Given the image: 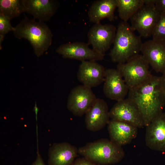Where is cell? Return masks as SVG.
Listing matches in <instances>:
<instances>
[{"label":"cell","mask_w":165,"mask_h":165,"mask_svg":"<svg viewBox=\"0 0 165 165\" xmlns=\"http://www.w3.org/2000/svg\"><path fill=\"white\" fill-rule=\"evenodd\" d=\"M78 153V149L67 142L54 144L49 152V165H71Z\"/></svg>","instance_id":"obj_18"},{"label":"cell","mask_w":165,"mask_h":165,"mask_svg":"<svg viewBox=\"0 0 165 165\" xmlns=\"http://www.w3.org/2000/svg\"><path fill=\"white\" fill-rule=\"evenodd\" d=\"M108 129L110 140L122 146L130 143L138 134V128L125 122L111 119Z\"/></svg>","instance_id":"obj_17"},{"label":"cell","mask_w":165,"mask_h":165,"mask_svg":"<svg viewBox=\"0 0 165 165\" xmlns=\"http://www.w3.org/2000/svg\"><path fill=\"white\" fill-rule=\"evenodd\" d=\"M56 52L63 58L76 59L81 62L101 61L104 57L90 48L88 43L80 42L61 44L57 48Z\"/></svg>","instance_id":"obj_10"},{"label":"cell","mask_w":165,"mask_h":165,"mask_svg":"<svg viewBox=\"0 0 165 165\" xmlns=\"http://www.w3.org/2000/svg\"><path fill=\"white\" fill-rule=\"evenodd\" d=\"M157 0H144V4H155Z\"/></svg>","instance_id":"obj_28"},{"label":"cell","mask_w":165,"mask_h":165,"mask_svg":"<svg viewBox=\"0 0 165 165\" xmlns=\"http://www.w3.org/2000/svg\"><path fill=\"white\" fill-rule=\"evenodd\" d=\"M32 165H46L40 154L38 153L35 160Z\"/></svg>","instance_id":"obj_26"},{"label":"cell","mask_w":165,"mask_h":165,"mask_svg":"<svg viewBox=\"0 0 165 165\" xmlns=\"http://www.w3.org/2000/svg\"><path fill=\"white\" fill-rule=\"evenodd\" d=\"M161 15L155 4H144L130 18V26L141 37H150Z\"/></svg>","instance_id":"obj_6"},{"label":"cell","mask_w":165,"mask_h":165,"mask_svg":"<svg viewBox=\"0 0 165 165\" xmlns=\"http://www.w3.org/2000/svg\"><path fill=\"white\" fill-rule=\"evenodd\" d=\"M109 112L111 119L127 123L138 128L145 127L138 109L128 98L117 101Z\"/></svg>","instance_id":"obj_9"},{"label":"cell","mask_w":165,"mask_h":165,"mask_svg":"<svg viewBox=\"0 0 165 165\" xmlns=\"http://www.w3.org/2000/svg\"><path fill=\"white\" fill-rule=\"evenodd\" d=\"M13 32L19 39L27 40L32 46L35 55L39 57L51 46L53 35L45 22L30 19L26 16L16 27Z\"/></svg>","instance_id":"obj_2"},{"label":"cell","mask_w":165,"mask_h":165,"mask_svg":"<svg viewBox=\"0 0 165 165\" xmlns=\"http://www.w3.org/2000/svg\"><path fill=\"white\" fill-rule=\"evenodd\" d=\"M116 29L112 24H95L88 32V44L91 45L94 50L104 56L113 43Z\"/></svg>","instance_id":"obj_7"},{"label":"cell","mask_w":165,"mask_h":165,"mask_svg":"<svg viewBox=\"0 0 165 165\" xmlns=\"http://www.w3.org/2000/svg\"><path fill=\"white\" fill-rule=\"evenodd\" d=\"M145 142L151 149L165 152V112L146 127Z\"/></svg>","instance_id":"obj_15"},{"label":"cell","mask_w":165,"mask_h":165,"mask_svg":"<svg viewBox=\"0 0 165 165\" xmlns=\"http://www.w3.org/2000/svg\"><path fill=\"white\" fill-rule=\"evenodd\" d=\"M78 153L94 163L103 165L118 163L125 156L122 146L110 140L104 138L79 147Z\"/></svg>","instance_id":"obj_4"},{"label":"cell","mask_w":165,"mask_h":165,"mask_svg":"<svg viewBox=\"0 0 165 165\" xmlns=\"http://www.w3.org/2000/svg\"><path fill=\"white\" fill-rule=\"evenodd\" d=\"M128 97L138 107L145 127L148 125L163 112L165 92L161 77L152 75L147 81L129 90Z\"/></svg>","instance_id":"obj_1"},{"label":"cell","mask_w":165,"mask_h":165,"mask_svg":"<svg viewBox=\"0 0 165 165\" xmlns=\"http://www.w3.org/2000/svg\"><path fill=\"white\" fill-rule=\"evenodd\" d=\"M97 99L91 88L82 85H78L71 91L67 107L74 116H82L90 109Z\"/></svg>","instance_id":"obj_8"},{"label":"cell","mask_w":165,"mask_h":165,"mask_svg":"<svg viewBox=\"0 0 165 165\" xmlns=\"http://www.w3.org/2000/svg\"><path fill=\"white\" fill-rule=\"evenodd\" d=\"M24 12L22 0H0V15L10 20Z\"/></svg>","instance_id":"obj_21"},{"label":"cell","mask_w":165,"mask_h":165,"mask_svg":"<svg viewBox=\"0 0 165 165\" xmlns=\"http://www.w3.org/2000/svg\"><path fill=\"white\" fill-rule=\"evenodd\" d=\"M149 65L142 54H138L127 62L118 64L120 72L129 90L137 87L149 80L152 76Z\"/></svg>","instance_id":"obj_5"},{"label":"cell","mask_w":165,"mask_h":165,"mask_svg":"<svg viewBox=\"0 0 165 165\" xmlns=\"http://www.w3.org/2000/svg\"><path fill=\"white\" fill-rule=\"evenodd\" d=\"M10 20L0 15V49H2V43L5 35L9 32L13 31L14 27H13Z\"/></svg>","instance_id":"obj_23"},{"label":"cell","mask_w":165,"mask_h":165,"mask_svg":"<svg viewBox=\"0 0 165 165\" xmlns=\"http://www.w3.org/2000/svg\"><path fill=\"white\" fill-rule=\"evenodd\" d=\"M152 36L153 40L165 41V12L161 13Z\"/></svg>","instance_id":"obj_22"},{"label":"cell","mask_w":165,"mask_h":165,"mask_svg":"<svg viewBox=\"0 0 165 165\" xmlns=\"http://www.w3.org/2000/svg\"><path fill=\"white\" fill-rule=\"evenodd\" d=\"M162 74V75L161 76V80L162 86L165 92V72Z\"/></svg>","instance_id":"obj_27"},{"label":"cell","mask_w":165,"mask_h":165,"mask_svg":"<svg viewBox=\"0 0 165 165\" xmlns=\"http://www.w3.org/2000/svg\"><path fill=\"white\" fill-rule=\"evenodd\" d=\"M127 22L122 21L118 25L113 46L109 53L112 61L125 63L141 52L143 43Z\"/></svg>","instance_id":"obj_3"},{"label":"cell","mask_w":165,"mask_h":165,"mask_svg":"<svg viewBox=\"0 0 165 165\" xmlns=\"http://www.w3.org/2000/svg\"><path fill=\"white\" fill-rule=\"evenodd\" d=\"M109 111L107 103L102 99L97 98L85 114V122L87 129L96 132L103 128L110 121Z\"/></svg>","instance_id":"obj_14"},{"label":"cell","mask_w":165,"mask_h":165,"mask_svg":"<svg viewBox=\"0 0 165 165\" xmlns=\"http://www.w3.org/2000/svg\"><path fill=\"white\" fill-rule=\"evenodd\" d=\"M155 6L161 13L165 12V0H157Z\"/></svg>","instance_id":"obj_25"},{"label":"cell","mask_w":165,"mask_h":165,"mask_svg":"<svg viewBox=\"0 0 165 165\" xmlns=\"http://www.w3.org/2000/svg\"><path fill=\"white\" fill-rule=\"evenodd\" d=\"M106 69L95 61L81 62L77 73V78L82 85L90 88L100 85L104 81Z\"/></svg>","instance_id":"obj_13"},{"label":"cell","mask_w":165,"mask_h":165,"mask_svg":"<svg viewBox=\"0 0 165 165\" xmlns=\"http://www.w3.org/2000/svg\"><path fill=\"white\" fill-rule=\"evenodd\" d=\"M71 165H98L85 158H78L74 161Z\"/></svg>","instance_id":"obj_24"},{"label":"cell","mask_w":165,"mask_h":165,"mask_svg":"<svg viewBox=\"0 0 165 165\" xmlns=\"http://www.w3.org/2000/svg\"><path fill=\"white\" fill-rule=\"evenodd\" d=\"M24 12L32 15L35 19L44 22L49 21L57 8V1L53 0H22Z\"/></svg>","instance_id":"obj_16"},{"label":"cell","mask_w":165,"mask_h":165,"mask_svg":"<svg viewBox=\"0 0 165 165\" xmlns=\"http://www.w3.org/2000/svg\"><path fill=\"white\" fill-rule=\"evenodd\" d=\"M103 90L105 96L118 101L125 99L129 89L120 72L117 69H106Z\"/></svg>","instance_id":"obj_11"},{"label":"cell","mask_w":165,"mask_h":165,"mask_svg":"<svg viewBox=\"0 0 165 165\" xmlns=\"http://www.w3.org/2000/svg\"><path fill=\"white\" fill-rule=\"evenodd\" d=\"M119 17L127 22L144 4V0H116Z\"/></svg>","instance_id":"obj_20"},{"label":"cell","mask_w":165,"mask_h":165,"mask_svg":"<svg viewBox=\"0 0 165 165\" xmlns=\"http://www.w3.org/2000/svg\"><path fill=\"white\" fill-rule=\"evenodd\" d=\"M117 8L116 0H98L94 1L88 11L89 21L95 24L100 23L107 19L110 21L114 20V12Z\"/></svg>","instance_id":"obj_19"},{"label":"cell","mask_w":165,"mask_h":165,"mask_svg":"<svg viewBox=\"0 0 165 165\" xmlns=\"http://www.w3.org/2000/svg\"><path fill=\"white\" fill-rule=\"evenodd\" d=\"M141 52L155 72H165V41L149 40L143 43Z\"/></svg>","instance_id":"obj_12"}]
</instances>
